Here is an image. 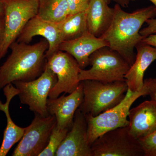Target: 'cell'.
Masks as SVG:
<instances>
[{
	"mask_svg": "<svg viewBox=\"0 0 156 156\" xmlns=\"http://www.w3.org/2000/svg\"><path fill=\"white\" fill-rule=\"evenodd\" d=\"M134 63L130 66L125 78L128 89L133 92L139 91L144 85V73L156 60V48L141 42L136 46Z\"/></svg>",
	"mask_w": 156,
	"mask_h": 156,
	"instance_id": "2e32d148",
	"label": "cell"
},
{
	"mask_svg": "<svg viewBox=\"0 0 156 156\" xmlns=\"http://www.w3.org/2000/svg\"><path fill=\"white\" fill-rule=\"evenodd\" d=\"M142 42L156 48V34L144 37Z\"/></svg>",
	"mask_w": 156,
	"mask_h": 156,
	"instance_id": "4316f807",
	"label": "cell"
},
{
	"mask_svg": "<svg viewBox=\"0 0 156 156\" xmlns=\"http://www.w3.org/2000/svg\"><path fill=\"white\" fill-rule=\"evenodd\" d=\"M56 156H93L87 138L86 116L78 108L72 127L56 151Z\"/></svg>",
	"mask_w": 156,
	"mask_h": 156,
	"instance_id": "8fae6325",
	"label": "cell"
},
{
	"mask_svg": "<svg viewBox=\"0 0 156 156\" xmlns=\"http://www.w3.org/2000/svg\"><path fill=\"white\" fill-rule=\"evenodd\" d=\"M37 36L43 37L49 44L46 58L59 50V45L62 41L57 23L42 19L37 15L27 22L16 41L29 44Z\"/></svg>",
	"mask_w": 156,
	"mask_h": 156,
	"instance_id": "7c38bea8",
	"label": "cell"
},
{
	"mask_svg": "<svg viewBox=\"0 0 156 156\" xmlns=\"http://www.w3.org/2000/svg\"><path fill=\"white\" fill-rule=\"evenodd\" d=\"M128 131L135 139L140 140L156 131V103L146 101L129 111Z\"/></svg>",
	"mask_w": 156,
	"mask_h": 156,
	"instance_id": "5bb4252c",
	"label": "cell"
},
{
	"mask_svg": "<svg viewBox=\"0 0 156 156\" xmlns=\"http://www.w3.org/2000/svg\"><path fill=\"white\" fill-rule=\"evenodd\" d=\"M119 4L122 8H127L129 6L130 1L129 0H111Z\"/></svg>",
	"mask_w": 156,
	"mask_h": 156,
	"instance_id": "83f0119b",
	"label": "cell"
},
{
	"mask_svg": "<svg viewBox=\"0 0 156 156\" xmlns=\"http://www.w3.org/2000/svg\"><path fill=\"white\" fill-rule=\"evenodd\" d=\"M70 129L54 127L50 134V139L47 147L39 156H54L56 151L65 138Z\"/></svg>",
	"mask_w": 156,
	"mask_h": 156,
	"instance_id": "44dd1931",
	"label": "cell"
},
{
	"mask_svg": "<svg viewBox=\"0 0 156 156\" xmlns=\"http://www.w3.org/2000/svg\"><path fill=\"white\" fill-rule=\"evenodd\" d=\"M30 125L12 154L13 156H39L47 147L52 130L56 125V117L42 116L34 113Z\"/></svg>",
	"mask_w": 156,
	"mask_h": 156,
	"instance_id": "9c48e42d",
	"label": "cell"
},
{
	"mask_svg": "<svg viewBox=\"0 0 156 156\" xmlns=\"http://www.w3.org/2000/svg\"><path fill=\"white\" fill-rule=\"evenodd\" d=\"M91 148L93 156H144L139 140L130 134L128 126L101 134Z\"/></svg>",
	"mask_w": 156,
	"mask_h": 156,
	"instance_id": "ba28073f",
	"label": "cell"
},
{
	"mask_svg": "<svg viewBox=\"0 0 156 156\" xmlns=\"http://www.w3.org/2000/svg\"><path fill=\"white\" fill-rule=\"evenodd\" d=\"M129 1H136V0H129ZM149 1H150L152 3V4H153L155 6V7L156 8V0H149Z\"/></svg>",
	"mask_w": 156,
	"mask_h": 156,
	"instance_id": "f546056e",
	"label": "cell"
},
{
	"mask_svg": "<svg viewBox=\"0 0 156 156\" xmlns=\"http://www.w3.org/2000/svg\"><path fill=\"white\" fill-rule=\"evenodd\" d=\"M147 95V91L144 85L141 90L135 92L128 89L125 98L116 106L96 116L85 115L89 144L91 146L98 136L107 131L128 126L129 122L127 117L131 105L140 96Z\"/></svg>",
	"mask_w": 156,
	"mask_h": 156,
	"instance_id": "277c9868",
	"label": "cell"
},
{
	"mask_svg": "<svg viewBox=\"0 0 156 156\" xmlns=\"http://www.w3.org/2000/svg\"><path fill=\"white\" fill-rule=\"evenodd\" d=\"M139 141L144 156H156V131Z\"/></svg>",
	"mask_w": 156,
	"mask_h": 156,
	"instance_id": "7402d4cb",
	"label": "cell"
},
{
	"mask_svg": "<svg viewBox=\"0 0 156 156\" xmlns=\"http://www.w3.org/2000/svg\"><path fill=\"white\" fill-rule=\"evenodd\" d=\"M0 14L4 15V7H3L2 3L1 1H0Z\"/></svg>",
	"mask_w": 156,
	"mask_h": 156,
	"instance_id": "f1b7e54d",
	"label": "cell"
},
{
	"mask_svg": "<svg viewBox=\"0 0 156 156\" xmlns=\"http://www.w3.org/2000/svg\"><path fill=\"white\" fill-rule=\"evenodd\" d=\"M69 14L66 0H39L37 15L42 19L58 23Z\"/></svg>",
	"mask_w": 156,
	"mask_h": 156,
	"instance_id": "ffe728a7",
	"label": "cell"
},
{
	"mask_svg": "<svg viewBox=\"0 0 156 156\" xmlns=\"http://www.w3.org/2000/svg\"><path fill=\"white\" fill-rule=\"evenodd\" d=\"M91 0H66L69 14H76L86 11L88 9Z\"/></svg>",
	"mask_w": 156,
	"mask_h": 156,
	"instance_id": "603a6c76",
	"label": "cell"
},
{
	"mask_svg": "<svg viewBox=\"0 0 156 156\" xmlns=\"http://www.w3.org/2000/svg\"><path fill=\"white\" fill-rule=\"evenodd\" d=\"M105 47H109L106 41L95 37L88 31L77 38L62 42L59 50L71 55L81 69H84L89 65V57L92 53Z\"/></svg>",
	"mask_w": 156,
	"mask_h": 156,
	"instance_id": "9a60e30c",
	"label": "cell"
},
{
	"mask_svg": "<svg viewBox=\"0 0 156 156\" xmlns=\"http://www.w3.org/2000/svg\"><path fill=\"white\" fill-rule=\"evenodd\" d=\"M147 26L141 29L140 34L144 37L150 35L156 34V18H152L146 20Z\"/></svg>",
	"mask_w": 156,
	"mask_h": 156,
	"instance_id": "d4e9b609",
	"label": "cell"
},
{
	"mask_svg": "<svg viewBox=\"0 0 156 156\" xmlns=\"http://www.w3.org/2000/svg\"><path fill=\"white\" fill-rule=\"evenodd\" d=\"M4 10L5 35L1 58L17 41L27 22L37 15L39 0H0Z\"/></svg>",
	"mask_w": 156,
	"mask_h": 156,
	"instance_id": "8992f818",
	"label": "cell"
},
{
	"mask_svg": "<svg viewBox=\"0 0 156 156\" xmlns=\"http://www.w3.org/2000/svg\"><path fill=\"white\" fill-rule=\"evenodd\" d=\"M89 69H81L79 80H94L112 83L126 80L125 76L130 68V65L119 53L108 47L95 51L89 57Z\"/></svg>",
	"mask_w": 156,
	"mask_h": 156,
	"instance_id": "5b68a950",
	"label": "cell"
},
{
	"mask_svg": "<svg viewBox=\"0 0 156 156\" xmlns=\"http://www.w3.org/2000/svg\"><path fill=\"white\" fill-rule=\"evenodd\" d=\"M147 91V95H149L151 100L156 103V78L146 79L144 82Z\"/></svg>",
	"mask_w": 156,
	"mask_h": 156,
	"instance_id": "cb8c5ba5",
	"label": "cell"
},
{
	"mask_svg": "<svg viewBox=\"0 0 156 156\" xmlns=\"http://www.w3.org/2000/svg\"><path fill=\"white\" fill-rule=\"evenodd\" d=\"M65 94L56 98H48L47 109L49 115L56 117L57 126L70 129L76 112L83 100L82 82L74 91L67 96Z\"/></svg>",
	"mask_w": 156,
	"mask_h": 156,
	"instance_id": "4fadbf2b",
	"label": "cell"
},
{
	"mask_svg": "<svg viewBox=\"0 0 156 156\" xmlns=\"http://www.w3.org/2000/svg\"><path fill=\"white\" fill-rule=\"evenodd\" d=\"M48 47L45 39L33 45L13 43L11 54L0 67V90L15 81L28 82L39 77L46 67Z\"/></svg>",
	"mask_w": 156,
	"mask_h": 156,
	"instance_id": "7a4b0ae2",
	"label": "cell"
},
{
	"mask_svg": "<svg viewBox=\"0 0 156 156\" xmlns=\"http://www.w3.org/2000/svg\"><path fill=\"white\" fill-rule=\"evenodd\" d=\"M57 81L56 75L47 62L43 73L35 80L28 82L15 81L12 84L19 90L20 103L28 105L31 111L42 116L49 114L47 109V101L50 90Z\"/></svg>",
	"mask_w": 156,
	"mask_h": 156,
	"instance_id": "52a82bcc",
	"label": "cell"
},
{
	"mask_svg": "<svg viewBox=\"0 0 156 156\" xmlns=\"http://www.w3.org/2000/svg\"><path fill=\"white\" fill-rule=\"evenodd\" d=\"M105 0H91L86 10L88 30L97 37H100L111 23L114 8Z\"/></svg>",
	"mask_w": 156,
	"mask_h": 156,
	"instance_id": "ac0fdd59",
	"label": "cell"
},
{
	"mask_svg": "<svg viewBox=\"0 0 156 156\" xmlns=\"http://www.w3.org/2000/svg\"><path fill=\"white\" fill-rule=\"evenodd\" d=\"M105 2H106L107 3H108V4H110V3L111 2V0H105Z\"/></svg>",
	"mask_w": 156,
	"mask_h": 156,
	"instance_id": "4dcf8cb0",
	"label": "cell"
},
{
	"mask_svg": "<svg viewBox=\"0 0 156 156\" xmlns=\"http://www.w3.org/2000/svg\"><path fill=\"white\" fill-rule=\"evenodd\" d=\"M12 83L3 88L5 96V103L0 101V111L4 112L7 119V126L4 132L2 143L0 147V156H6L11 147L21 140L24 134L26 128H21L16 125L11 119L9 113V105L12 98L19 94V90Z\"/></svg>",
	"mask_w": 156,
	"mask_h": 156,
	"instance_id": "e0dca14e",
	"label": "cell"
},
{
	"mask_svg": "<svg viewBox=\"0 0 156 156\" xmlns=\"http://www.w3.org/2000/svg\"><path fill=\"white\" fill-rule=\"evenodd\" d=\"M114 10L111 23L100 38L106 41L109 48L119 53L131 66L136 58L134 50L144 38L140 31L147 20L156 16V8L151 5L128 13L116 4Z\"/></svg>",
	"mask_w": 156,
	"mask_h": 156,
	"instance_id": "6da1fadb",
	"label": "cell"
},
{
	"mask_svg": "<svg viewBox=\"0 0 156 156\" xmlns=\"http://www.w3.org/2000/svg\"><path fill=\"white\" fill-rule=\"evenodd\" d=\"M47 59L57 78L48 98H56L63 92L70 94L74 91L80 83L79 76L81 69L76 60L69 53L59 50Z\"/></svg>",
	"mask_w": 156,
	"mask_h": 156,
	"instance_id": "30bf717a",
	"label": "cell"
},
{
	"mask_svg": "<svg viewBox=\"0 0 156 156\" xmlns=\"http://www.w3.org/2000/svg\"><path fill=\"white\" fill-rule=\"evenodd\" d=\"M5 22L4 15L0 14V60L1 58V50L5 39Z\"/></svg>",
	"mask_w": 156,
	"mask_h": 156,
	"instance_id": "484cf974",
	"label": "cell"
},
{
	"mask_svg": "<svg viewBox=\"0 0 156 156\" xmlns=\"http://www.w3.org/2000/svg\"><path fill=\"white\" fill-rule=\"evenodd\" d=\"M82 82L83 100L79 108L85 115L96 116L116 106L123 100L128 90L126 81L104 83L94 80Z\"/></svg>",
	"mask_w": 156,
	"mask_h": 156,
	"instance_id": "3957f363",
	"label": "cell"
},
{
	"mask_svg": "<svg viewBox=\"0 0 156 156\" xmlns=\"http://www.w3.org/2000/svg\"><path fill=\"white\" fill-rule=\"evenodd\" d=\"M57 23L62 42L77 38L88 31L86 11L68 15Z\"/></svg>",
	"mask_w": 156,
	"mask_h": 156,
	"instance_id": "d6986e66",
	"label": "cell"
}]
</instances>
